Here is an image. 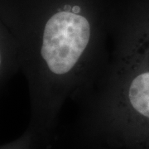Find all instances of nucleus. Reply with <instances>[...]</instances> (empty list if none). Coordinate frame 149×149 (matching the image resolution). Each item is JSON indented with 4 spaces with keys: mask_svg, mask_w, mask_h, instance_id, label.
<instances>
[{
    "mask_svg": "<svg viewBox=\"0 0 149 149\" xmlns=\"http://www.w3.org/2000/svg\"><path fill=\"white\" fill-rule=\"evenodd\" d=\"M109 0H0V27L13 37L28 85L27 128L49 145L67 100L80 103L106 65Z\"/></svg>",
    "mask_w": 149,
    "mask_h": 149,
    "instance_id": "1",
    "label": "nucleus"
},
{
    "mask_svg": "<svg viewBox=\"0 0 149 149\" xmlns=\"http://www.w3.org/2000/svg\"><path fill=\"white\" fill-rule=\"evenodd\" d=\"M109 56L79 103L81 149H149V0L113 3Z\"/></svg>",
    "mask_w": 149,
    "mask_h": 149,
    "instance_id": "2",
    "label": "nucleus"
},
{
    "mask_svg": "<svg viewBox=\"0 0 149 149\" xmlns=\"http://www.w3.org/2000/svg\"><path fill=\"white\" fill-rule=\"evenodd\" d=\"M37 139L30 129L25 130V132L15 140L10 143L1 146V149H37Z\"/></svg>",
    "mask_w": 149,
    "mask_h": 149,
    "instance_id": "3",
    "label": "nucleus"
}]
</instances>
